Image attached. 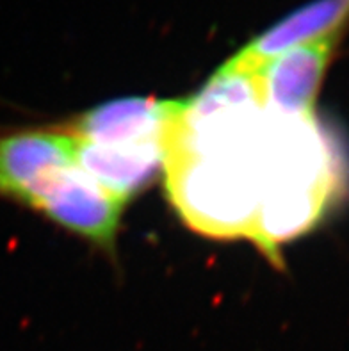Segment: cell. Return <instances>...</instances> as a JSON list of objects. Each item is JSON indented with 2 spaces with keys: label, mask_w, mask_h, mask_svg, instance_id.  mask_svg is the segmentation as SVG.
Returning a JSON list of instances; mask_svg holds the SVG:
<instances>
[{
  "label": "cell",
  "mask_w": 349,
  "mask_h": 351,
  "mask_svg": "<svg viewBox=\"0 0 349 351\" xmlns=\"http://www.w3.org/2000/svg\"><path fill=\"white\" fill-rule=\"evenodd\" d=\"M168 147L146 145H97L75 138V162L107 191L127 202L152 182L166 162Z\"/></svg>",
  "instance_id": "7"
},
{
  "label": "cell",
  "mask_w": 349,
  "mask_h": 351,
  "mask_svg": "<svg viewBox=\"0 0 349 351\" xmlns=\"http://www.w3.org/2000/svg\"><path fill=\"white\" fill-rule=\"evenodd\" d=\"M348 27L349 0H310L253 38L232 61L256 71L280 53L330 36H342Z\"/></svg>",
  "instance_id": "6"
},
{
  "label": "cell",
  "mask_w": 349,
  "mask_h": 351,
  "mask_svg": "<svg viewBox=\"0 0 349 351\" xmlns=\"http://www.w3.org/2000/svg\"><path fill=\"white\" fill-rule=\"evenodd\" d=\"M75 165V138L56 130L0 132V196L29 205L53 175Z\"/></svg>",
  "instance_id": "5"
},
{
  "label": "cell",
  "mask_w": 349,
  "mask_h": 351,
  "mask_svg": "<svg viewBox=\"0 0 349 351\" xmlns=\"http://www.w3.org/2000/svg\"><path fill=\"white\" fill-rule=\"evenodd\" d=\"M164 169L169 200L191 227L208 236L253 239L262 200L261 145L243 156L169 150Z\"/></svg>",
  "instance_id": "1"
},
{
  "label": "cell",
  "mask_w": 349,
  "mask_h": 351,
  "mask_svg": "<svg viewBox=\"0 0 349 351\" xmlns=\"http://www.w3.org/2000/svg\"><path fill=\"white\" fill-rule=\"evenodd\" d=\"M186 109V100L119 98L93 107L71 125V136L97 145H146L168 147Z\"/></svg>",
  "instance_id": "4"
},
{
  "label": "cell",
  "mask_w": 349,
  "mask_h": 351,
  "mask_svg": "<svg viewBox=\"0 0 349 351\" xmlns=\"http://www.w3.org/2000/svg\"><path fill=\"white\" fill-rule=\"evenodd\" d=\"M342 36L300 45L256 70L262 107L280 118H312L324 73Z\"/></svg>",
  "instance_id": "3"
},
{
  "label": "cell",
  "mask_w": 349,
  "mask_h": 351,
  "mask_svg": "<svg viewBox=\"0 0 349 351\" xmlns=\"http://www.w3.org/2000/svg\"><path fill=\"white\" fill-rule=\"evenodd\" d=\"M123 205L75 162L53 175L27 207L112 252Z\"/></svg>",
  "instance_id": "2"
}]
</instances>
